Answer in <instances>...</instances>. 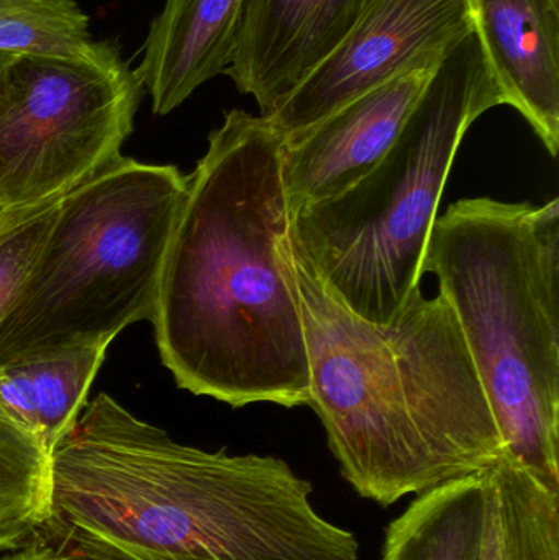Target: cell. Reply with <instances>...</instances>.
Segmentation results:
<instances>
[{"label":"cell","instance_id":"18","mask_svg":"<svg viewBox=\"0 0 559 560\" xmlns=\"http://www.w3.org/2000/svg\"><path fill=\"white\" fill-rule=\"evenodd\" d=\"M61 199L39 207L0 233V319L9 312L13 299L28 278L33 262L51 229L56 206Z\"/></svg>","mask_w":559,"mask_h":560},{"label":"cell","instance_id":"2","mask_svg":"<svg viewBox=\"0 0 559 560\" xmlns=\"http://www.w3.org/2000/svg\"><path fill=\"white\" fill-rule=\"evenodd\" d=\"M135 560H358L286 460L174 441L107 394L49 453V518Z\"/></svg>","mask_w":559,"mask_h":560},{"label":"cell","instance_id":"8","mask_svg":"<svg viewBox=\"0 0 559 560\" xmlns=\"http://www.w3.org/2000/svg\"><path fill=\"white\" fill-rule=\"evenodd\" d=\"M473 32V0H370L334 51L265 118L288 140L397 75L436 68Z\"/></svg>","mask_w":559,"mask_h":560},{"label":"cell","instance_id":"21","mask_svg":"<svg viewBox=\"0 0 559 560\" xmlns=\"http://www.w3.org/2000/svg\"><path fill=\"white\" fill-rule=\"evenodd\" d=\"M43 206H46V203H43ZM43 206L26 207V209L2 210V212H0V233L5 232V230L10 229V226L15 225V223H19L20 220L25 219V217H28L30 213L35 212V210H38L39 207H43Z\"/></svg>","mask_w":559,"mask_h":560},{"label":"cell","instance_id":"9","mask_svg":"<svg viewBox=\"0 0 559 560\" xmlns=\"http://www.w3.org/2000/svg\"><path fill=\"white\" fill-rule=\"evenodd\" d=\"M436 68L397 75L284 140L281 177L289 217L340 196L377 166Z\"/></svg>","mask_w":559,"mask_h":560},{"label":"cell","instance_id":"6","mask_svg":"<svg viewBox=\"0 0 559 560\" xmlns=\"http://www.w3.org/2000/svg\"><path fill=\"white\" fill-rule=\"evenodd\" d=\"M186 189L176 166L121 156L66 194L0 319V364L110 346L133 323L151 322Z\"/></svg>","mask_w":559,"mask_h":560},{"label":"cell","instance_id":"19","mask_svg":"<svg viewBox=\"0 0 559 560\" xmlns=\"http://www.w3.org/2000/svg\"><path fill=\"white\" fill-rule=\"evenodd\" d=\"M0 560H135L72 535L46 520L15 548L0 552Z\"/></svg>","mask_w":559,"mask_h":560},{"label":"cell","instance_id":"23","mask_svg":"<svg viewBox=\"0 0 559 560\" xmlns=\"http://www.w3.org/2000/svg\"><path fill=\"white\" fill-rule=\"evenodd\" d=\"M554 2H557V3H559V0H554Z\"/></svg>","mask_w":559,"mask_h":560},{"label":"cell","instance_id":"12","mask_svg":"<svg viewBox=\"0 0 559 560\" xmlns=\"http://www.w3.org/2000/svg\"><path fill=\"white\" fill-rule=\"evenodd\" d=\"M243 7L245 0H166L135 69L154 115L171 114L200 85L225 72Z\"/></svg>","mask_w":559,"mask_h":560},{"label":"cell","instance_id":"10","mask_svg":"<svg viewBox=\"0 0 559 560\" xmlns=\"http://www.w3.org/2000/svg\"><path fill=\"white\" fill-rule=\"evenodd\" d=\"M370 0H245L223 74L263 117L298 88L353 28Z\"/></svg>","mask_w":559,"mask_h":560},{"label":"cell","instance_id":"13","mask_svg":"<svg viewBox=\"0 0 559 560\" xmlns=\"http://www.w3.org/2000/svg\"><path fill=\"white\" fill-rule=\"evenodd\" d=\"M482 479L485 532L478 560H559V490L508 453Z\"/></svg>","mask_w":559,"mask_h":560},{"label":"cell","instance_id":"24","mask_svg":"<svg viewBox=\"0 0 559 560\" xmlns=\"http://www.w3.org/2000/svg\"><path fill=\"white\" fill-rule=\"evenodd\" d=\"M2 210H5V209H0V212H2Z\"/></svg>","mask_w":559,"mask_h":560},{"label":"cell","instance_id":"16","mask_svg":"<svg viewBox=\"0 0 559 560\" xmlns=\"http://www.w3.org/2000/svg\"><path fill=\"white\" fill-rule=\"evenodd\" d=\"M95 42L75 0H0V56L78 59Z\"/></svg>","mask_w":559,"mask_h":560},{"label":"cell","instance_id":"3","mask_svg":"<svg viewBox=\"0 0 559 560\" xmlns=\"http://www.w3.org/2000/svg\"><path fill=\"white\" fill-rule=\"evenodd\" d=\"M314 408L345 480L391 506L485 472L508 451L449 300L417 287L386 323L345 308L294 252Z\"/></svg>","mask_w":559,"mask_h":560},{"label":"cell","instance_id":"1","mask_svg":"<svg viewBox=\"0 0 559 560\" xmlns=\"http://www.w3.org/2000/svg\"><path fill=\"white\" fill-rule=\"evenodd\" d=\"M284 138L226 112L187 176L151 325L177 387L233 408L307 405V341L286 253Z\"/></svg>","mask_w":559,"mask_h":560},{"label":"cell","instance_id":"4","mask_svg":"<svg viewBox=\"0 0 559 560\" xmlns=\"http://www.w3.org/2000/svg\"><path fill=\"white\" fill-rule=\"evenodd\" d=\"M449 300L505 451L559 490V200L463 199L423 255Z\"/></svg>","mask_w":559,"mask_h":560},{"label":"cell","instance_id":"15","mask_svg":"<svg viewBox=\"0 0 559 560\" xmlns=\"http://www.w3.org/2000/svg\"><path fill=\"white\" fill-rule=\"evenodd\" d=\"M49 518V453L0 408V546L25 541Z\"/></svg>","mask_w":559,"mask_h":560},{"label":"cell","instance_id":"11","mask_svg":"<svg viewBox=\"0 0 559 560\" xmlns=\"http://www.w3.org/2000/svg\"><path fill=\"white\" fill-rule=\"evenodd\" d=\"M475 32L505 105L531 124L551 156L559 150V3L473 0Z\"/></svg>","mask_w":559,"mask_h":560},{"label":"cell","instance_id":"7","mask_svg":"<svg viewBox=\"0 0 559 560\" xmlns=\"http://www.w3.org/2000/svg\"><path fill=\"white\" fill-rule=\"evenodd\" d=\"M141 94L110 42L78 59L10 58L0 75V209L61 199L120 160Z\"/></svg>","mask_w":559,"mask_h":560},{"label":"cell","instance_id":"14","mask_svg":"<svg viewBox=\"0 0 559 560\" xmlns=\"http://www.w3.org/2000/svg\"><path fill=\"white\" fill-rule=\"evenodd\" d=\"M485 500L482 472L420 493L387 528L383 560H478Z\"/></svg>","mask_w":559,"mask_h":560},{"label":"cell","instance_id":"22","mask_svg":"<svg viewBox=\"0 0 559 560\" xmlns=\"http://www.w3.org/2000/svg\"><path fill=\"white\" fill-rule=\"evenodd\" d=\"M7 548H3V546H0V552L5 551Z\"/></svg>","mask_w":559,"mask_h":560},{"label":"cell","instance_id":"5","mask_svg":"<svg viewBox=\"0 0 559 560\" xmlns=\"http://www.w3.org/2000/svg\"><path fill=\"white\" fill-rule=\"evenodd\" d=\"M504 95L476 32L440 62L399 137L360 183L289 217L294 252L345 308L386 323L420 287L453 161Z\"/></svg>","mask_w":559,"mask_h":560},{"label":"cell","instance_id":"20","mask_svg":"<svg viewBox=\"0 0 559 560\" xmlns=\"http://www.w3.org/2000/svg\"><path fill=\"white\" fill-rule=\"evenodd\" d=\"M0 408L23 430L39 440L35 390L32 378L20 362L0 364Z\"/></svg>","mask_w":559,"mask_h":560},{"label":"cell","instance_id":"17","mask_svg":"<svg viewBox=\"0 0 559 560\" xmlns=\"http://www.w3.org/2000/svg\"><path fill=\"white\" fill-rule=\"evenodd\" d=\"M107 351L108 345L84 346L20 361L32 378L38 408L39 441L48 453L81 415Z\"/></svg>","mask_w":559,"mask_h":560}]
</instances>
